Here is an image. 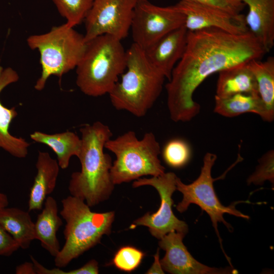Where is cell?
<instances>
[{"instance_id": "obj_21", "label": "cell", "mask_w": 274, "mask_h": 274, "mask_svg": "<svg viewBox=\"0 0 274 274\" xmlns=\"http://www.w3.org/2000/svg\"><path fill=\"white\" fill-rule=\"evenodd\" d=\"M214 112L226 117L252 113L265 121L270 122L262 101L259 95L237 93L225 97L215 96Z\"/></svg>"}, {"instance_id": "obj_32", "label": "cell", "mask_w": 274, "mask_h": 274, "mask_svg": "<svg viewBox=\"0 0 274 274\" xmlns=\"http://www.w3.org/2000/svg\"><path fill=\"white\" fill-rule=\"evenodd\" d=\"M16 274H36L33 263L25 262L18 265L15 270Z\"/></svg>"}, {"instance_id": "obj_25", "label": "cell", "mask_w": 274, "mask_h": 274, "mask_svg": "<svg viewBox=\"0 0 274 274\" xmlns=\"http://www.w3.org/2000/svg\"><path fill=\"white\" fill-rule=\"evenodd\" d=\"M163 159L169 166L179 168L186 165L191 156V149L185 140L175 138L168 141L162 151Z\"/></svg>"}, {"instance_id": "obj_18", "label": "cell", "mask_w": 274, "mask_h": 274, "mask_svg": "<svg viewBox=\"0 0 274 274\" xmlns=\"http://www.w3.org/2000/svg\"><path fill=\"white\" fill-rule=\"evenodd\" d=\"M44 204L35 223L36 239L40 241L42 247L55 257L61 249L56 235L63 223L58 216L57 201L53 197L47 196Z\"/></svg>"}, {"instance_id": "obj_23", "label": "cell", "mask_w": 274, "mask_h": 274, "mask_svg": "<svg viewBox=\"0 0 274 274\" xmlns=\"http://www.w3.org/2000/svg\"><path fill=\"white\" fill-rule=\"evenodd\" d=\"M248 65L253 73L259 95L265 107L270 122L274 119V57L265 61L252 60Z\"/></svg>"}, {"instance_id": "obj_5", "label": "cell", "mask_w": 274, "mask_h": 274, "mask_svg": "<svg viewBox=\"0 0 274 274\" xmlns=\"http://www.w3.org/2000/svg\"><path fill=\"white\" fill-rule=\"evenodd\" d=\"M126 51L121 41L108 35L88 41L76 68V84L85 95L109 94L126 69Z\"/></svg>"}, {"instance_id": "obj_19", "label": "cell", "mask_w": 274, "mask_h": 274, "mask_svg": "<svg viewBox=\"0 0 274 274\" xmlns=\"http://www.w3.org/2000/svg\"><path fill=\"white\" fill-rule=\"evenodd\" d=\"M237 93L259 95L257 82L248 62L219 72L215 95L225 97Z\"/></svg>"}, {"instance_id": "obj_10", "label": "cell", "mask_w": 274, "mask_h": 274, "mask_svg": "<svg viewBox=\"0 0 274 274\" xmlns=\"http://www.w3.org/2000/svg\"><path fill=\"white\" fill-rule=\"evenodd\" d=\"M177 178L175 173L168 172L150 178H140L133 182L134 188L146 185L155 188L160 198V205L156 212L153 214L147 212L136 219L131 228L137 226L147 227L151 234L158 239L173 231L186 235L188 232V225L178 219L172 210L174 203L172 195L176 190Z\"/></svg>"}, {"instance_id": "obj_29", "label": "cell", "mask_w": 274, "mask_h": 274, "mask_svg": "<svg viewBox=\"0 0 274 274\" xmlns=\"http://www.w3.org/2000/svg\"><path fill=\"white\" fill-rule=\"evenodd\" d=\"M19 248L17 242L0 224V256H10Z\"/></svg>"}, {"instance_id": "obj_14", "label": "cell", "mask_w": 274, "mask_h": 274, "mask_svg": "<svg viewBox=\"0 0 274 274\" xmlns=\"http://www.w3.org/2000/svg\"><path fill=\"white\" fill-rule=\"evenodd\" d=\"M188 32L183 25L169 32L144 50L150 63L168 80L175 66L184 54Z\"/></svg>"}, {"instance_id": "obj_22", "label": "cell", "mask_w": 274, "mask_h": 274, "mask_svg": "<svg viewBox=\"0 0 274 274\" xmlns=\"http://www.w3.org/2000/svg\"><path fill=\"white\" fill-rule=\"evenodd\" d=\"M33 141L49 147L56 154L60 168L68 167L71 157H79L81 149V139L72 131L47 134L36 131L30 134Z\"/></svg>"}, {"instance_id": "obj_7", "label": "cell", "mask_w": 274, "mask_h": 274, "mask_svg": "<svg viewBox=\"0 0 274 274\" xmlns=\"http://www.w3.org/2000/svg\"><path fill=\"white\" fill-rule=\"evenodd\" d=\"M26 41L31 49L40 54L41 74L35 85L38 91L44 88L50 76L61 78L76 68L87 44L84 35L66 22L53 26L46 33L31 35Z\"/></svg>"}, {"instance_id": "obj_17", "label": "cell", "mask_w": 274, "mask_h": 274, "mask_svg": "<svg viewBox=\"0 0 274 274\" xmlns=\"http://www.w3.org/2000/svg\"><path fill=\"white\" fill-rule=\"evenodd\" d=\"M37 173L31 187L28 211L42 210L47 196L56 187L59 173V165L49 153L39 151L36 164Z\"/></svg>"}, {"instance_id": "obj_30", "label": "cell", "mask_w": 274, "mask_h": 274, "mask_svg": "<svg viewBox=\"0 0 274 274\" xmlns=\"http://www.w3.org/2000/svg\"><path fill=\"white\" fill-rule=\"evenodd\" d=\"M98 272V264L95 259H91L82 266L73 269V274H97Z\"/></svg>"}, {"instance_id": "obj_33", "label": "cell", "mask_w": 274, "mask_h": 274, "mask_svg": "<svg viewBox=\"0 0 274 274\" xmlns=\"http://www.w3.org/2000/svg\"><path fill=\"white\" fill-rule=\"evenodd\" d=\"M8 198L6 194L0 192V209L8 207Z\"/></svg>"}, {"instance_id": "obj_27", "label": "cell", "mask_w": 274, "mask_h": 274, "mask_svg": "<svg viewBox=\"0 0 274 274\" xmlns=\"http://www.w3.org/2000/svg\"><path fill=\"white\" fill-rule=\"evenodd\" d=\"M255 170L247 179L248 185H262L266 181L274 184V151L269 150L258 160Z\"/></svg>"}, {"instance_id": "obj_24", "label": "cell", "mask_w": 274, "mask_h": 274, "mask_svg": "<svg viewBox=\"0 0 274 274\" xmlns=\"http://www.w3.org/2000/svg\"><path fill=\"white\" fill-rule=\"evenodd\" d=\"M59 14L71 26L84 21L93 0H52Z\"/></svg>"}, {"instance_id": "obj_13", "label": "cell", "mask_w": 274, "mask_h": 274, "mask_svg": "<svg viewBox=\"0 0 274 274\" xmlns=\"http://www.w3.org/2000/svg\"><path fill=\"white\" fill-rule=\"evenodd\" d=\"M186 234L175 231L163 236L158 242L165 254L160 260L164 271L172 274H226L237 273L230 268H216L196 260L188 251L183 239Z\"/></svg>"}, {"instance_id": "obj_1", "label": "cell", "mask_w": 274, "mask_h": 274, "mask_svg": "<svg viewBox=\"0 0 274 274\" xmlns=\"http://www.w3.org/2000/svg\"><path fill=\"white\" fill-rule=\"evenodd\" d=\"M267 52L249 31L235 34L217 28L188 31L184 54L165 85L167 106L175 122H188L200 112L193 95L209 76L260 60Z\"/></svg>"}, {"instance_id": "obj_11", "label": "cell", "mask_w": 274, "mask_h": 274, "mask_svg": "<svg viewBox=\"0 0 274 274\" xmlns=\"http://www.w3.org/2000/svg\"><path fill=\"white\" fill-rule=\"evenodd\" d=\"M138 0H93L84 21L85 41L103 35L120 40L130 29L134 9Z\"/></svg>"}, {"instance_id": "obj_8", "label": "cell", "mask_w": 274, "mask_h": 274, "mask_svg": "<svg viewBox=\"0 0 274 274\" xmlns=\"http://www.w3.org/2000/svg\"><path fill=\"white\" fill-rule=\"evenodd\" d=\"M217 156L215 154L207 152L203 159V165L198 177L189 184L183 183L177 177L176 190L183 194L181 201L176 206V209L180 213L185 212L191 204L198 206L202 211L210 216L212 225L219 239L221 247L224 251L222 239L218 230V223L224 224L230 232L232 227L223 217L225 214H229L237 217L249 219L248 215L236 210L234 202L226 207L219 201L214 188L213 183L216 180L212 177V169Z\"/></svg>"}, {"instance_id": "obj_26", "label": "cell", "mask_w": 274, "mask_h": 274, "mask_svg": "<svg viewBox=\"0 0 274 274\" xmlns=\"http://www.w3.org/2000/svg\"><path fill=\"white\" fill-rule=\"evenodd\" d=\"M144 256L145 253L138 248L125 246L116 252L112 263L118 269L129 272L139 267Z\"/></svg>"}, {"instance_id": "obj_20", "label": "cell", "mask_w": 274, "mask_h": 274, "mask_svg": "<svg viewBox=\"0 0 274 274\" xmlns=\"http://www.w3.org/2000/svg\"><path fill=\"white\" fill-rule=\"evenodd\" d=\"M0 224L14 238L20 248H29L36 239L35 223L29 212L7 207L0 209Z\"/></svg>"}, {"instance_id": "obj_9", "label": "cell", "mask_w": 274, "mask_h": 274, "mask_svg": "<svg viewBox=\"0 0 274 274\" xmlns=\"http://www.w3.org/2000/svg\"><path fill=\"white\" fill-rule=\"evenodd\" d=\"M185 16L175 5L160 7L148 0H138L130 29L134 44L144 50L162 37L184 25Z\"/></svg>"}, {"instance_id": "obj_31", "label": "cell", "mask_w": 274, "mask_h": 274, "mask_svg": "<svg viewBox=\"0 0 274 274\" xmlns=\"http://www.w3.org/2000/svg\"><path fill=\"white\" fill-rule=\"evenodd\" d=\"M154 261L146 273L147 274H163L164 270L162 267L159 259V249L158 248L156 254L154 255Z\"/></svg>"}, {"instance_id": "obj_6", "label": "cell", "mask_w": 274, "mask_h": 274, "mask_svg": "<svg viewBox=\"0 0 274 274\" xmlns=\"http://www.w3.org/2000/svg\"><path fill=\"white\" fill-rule=\"evenodd\" d=\"M105 147L116 156L111 168L115 185L136 180L145 176H158L165 173L159 159L160 146L152 132L145 133L139 140L134 131L129 130L109 140Z\"/></svg>"}, {"instance_id": "obj_15", "label": "cell", "mask_w": 274, "mask_h": 274, "mask_svg": "<svg viewBox=\"0 0 274 274\" xmlns=\"http://www.w3.org/2000/svg\"><path fill=\"white\" fill-rule=\"evenodd\" d=\"M19 80L18 73L10 67L4 68L0 65V94L9 85ZM17 116L14 107L4 106L0 100V149L19 158H25L28 154L29 144L21 137L12 135L9 128L13 119Z\"/></svg>"}, {"instance_id": "obj_12", "label": "cell", "mask_w": 274, "mask_h": 274, "mask_svg": "<svg viewBox=\"0 0 274 274\" xmlns=\"http://www.w3.org/2000/svg\"><path fill=\"white\" fill-rule=\"evenodd\" d=\"M175 6L185 16L184 26L188 31L217 28L240 34L249 31L245 16L234 14L211 5L181 0Z\"/></svg>"}, {"instance_id": "obj_4", "label": "cell", "mask_w": 274, "mask_h": 274, "mask_svg": "<svg viewBox=\"0 0 274 274\" xmlns=\"http://www.w3.org/2000/svg\"><path fill=\"white\" fill-rule=\"evenodd\" d=\"M60 214L65 221V243L56 257V266L62 268L100 243L109 235L115 219L114 211L92 212L82 199L70 195L61 200Z\"/></svg>"}, {"instance_id": "obj_16", "label": "cell", "mask_w": 274, "mask_h": 274, "mask_svg": "<svg viewBox=\"0 0 274 274\" xmlns=\"http://www.w3.org/2000/svg\"><path fill=\"white\" fill-rule=\"evenodd\" d=\"M249 8L245 22L249 31L268 52L274 46V0H240Z\"/></svg>"}, {"instance_id": "obj_28", "label": "cell", "mask_w": 274, "mask_h": 274, "mask_svg": "<svg viewBox=\"0 0 274 274\" xmlns=\"http://www.w3.org/2000/svg\"><path fill=\"white\" fill-rule=\"evenodd\" d=\"M216 7L234 14H240L246 5L240 0H185Z\"/></svg>"}, {"instance_id": "obj_3", "label": "cell", "mask_w": 274, "mask_h": 274, "mask_svg": "<svg viewBox=\"0 0 274 274\" xmlns=\"http://www.w3.org/2000/svg\"><path fill=\"white\" fill-rule=\"evenodd\" d=\"M125 71L108 94L111 102L117 110L144 117L160 96L165 77L134 43L126 50Z\"/></svg>"}, {"instance_id": "obj_2", "label": "cell", "mask_w": 274, "mask_h": 274, "mask_svg": "<svg viewBox=\"0 0 274 274\" xmlns=\"http://www.w3.org/2000/svg\"><path fill=\"white\" fill-rule=\"evenodd\" d=\"M80 131L82 145L78 158L81 169L72 173L68 188L71 195L83 200L91 208L109 199L115 185L111 176L112 158L104 152L112 132L100 121L85 125Z\"/></svg>"}]
</instances>
